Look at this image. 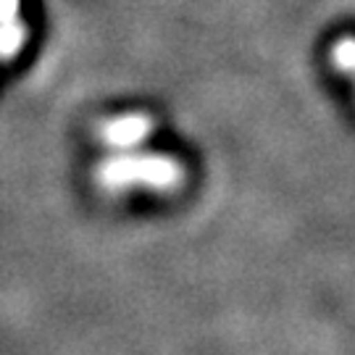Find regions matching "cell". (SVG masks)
<instances>
[{"mask_svg":"<svg viewBox=\"0 0 355 355\" xmlns=\"http://www.w3.org/2000/svg\"><path fill=\"white\" fill-rule=\"evenodd\" d=\"M19 11H21V0H0V24L19 19Z\"/></svg>","mask_w":355,"mask_h":355,"instance_id":"cell-5","label":"cell"},{"mask_svg":"<svg viewBox=\"0 0 355 355\" xmlns=\"http://www.w3.org/2000/svg\"><path fill=\"white\" fill-rule=\"evenodd\" d=\"M101 184L108 190H142L168 192L182 182V164L171 155L148 150L111 153L98 168Z\"/></svg>","mask_w":355,"mask_h":355,"instance_id":"cell-1","label":"cell"},{"mask_svg":"<svg viewBox=\"0 0 355 355\" xmlns=\"http://www.w3.org/2000/svg\"><path fill=\"white\" fill-rule=\"evenodd\" d=\"M153 121L145 114H121L103 124V142L111 153L137 150L150 137Z\"/></svg>","mask_w":355,"mask_h":355,"instance_id":"cell-2","label":"cell"},{"mask_svg":"<svg viewBox=\"0 0 355 355\" xmlns=\"http://www.w3.org/2000/svg\"><path fill=\"white\" fill-rule=\"evenodd\" d=\"M26 26L21 19H13L0 24V61H11L16 53L24 48Z\"/></svg>","mask_w":355,"mask_h":355,"instance_id":"cell-3","label":"cell"},{"mask_svg":"<svg viewBox=\"0 0 355 355\" xmlns=\"http://www.w3.org/2000/svg\"><path fill=\"white\" fill-rule=\"evenodd\" d=\"M331 66L340 74H355V37H343L331 45Z\"/></svg>","mask_w":355,"mask_h":355,"instance_id":"cell-4","label":"cell"},{"mask_svg":"<svg viewBox=\"0 0 355 355\" xmlns=\"http://www.w3.org/2000/svg\"><path fill=\"white\" fill-rule=\"evenodd\" d=\"M353 79H355V74H353Z\"/></svg>","mask_w":355,"mask_h":355,"instance_id":"cell-6","label":"cell"}]
</instances>
